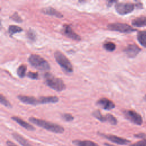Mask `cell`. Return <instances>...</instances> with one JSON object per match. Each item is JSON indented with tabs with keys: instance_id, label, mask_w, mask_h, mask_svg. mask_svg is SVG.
<instances>
[{
	"instance_id": "obj_6",
	"label": "cell",
	"mask_w": 146,
	"mask_h": 146,
	"mask_svg": "<svg viewBox=\"0 0 146 146\" xmlns=\"http://www.w3.org/2000/svg\"><path fill=\"white\" fill-rule=\"evenodd\" d=\"M115 7L119 14L125 15L133 11L135 5L130 2H116Z\"/></svg>"
},
{
	"instance_id": "obj_28",
	"label": "cell",
	"mask_w": 146,
	"mask_h": 146,
	"mask_svg": "<svg viewBox=\"0 0 146 146\" xmlns=\"http://www.w3.org/2000/svg\"><path fill=\"white\" fill-rule=\"evenodd\" d=\"M62 117L66 121H71L74 119V116L70 113H64L62 115Z\"/></svg>"
},
{
	"instance_id": "obj_13",
	"label": "cell",
	"mask_w": 146,
	"mask_h": 146,
	"mask_svg": "<svg viewBox=\"0 0 146 146\" xmlns=\"http://www.w3.org/2000/svg\"><path fill=\"white\" fill-rule=\"evenodd\" d=\"M11 119L15 121L16 123H17L19 125H20L23 128H25L28 131H34L35 129V127H33L32 125L30 124L27 122L24 121L22 119H21L19 117L17 116H13L11 117Z\"/></svg>"
},
{
	"instance_id": "obj_7",
	"label": "cell",
	"mask_w": 146,
	"mask_h": 146,
	"mask_svg": "<svg viewBox=\"0 0 146 146\" xmlns=\"http://www.w3.org/2000/svg\"><path fill=\"white\" fill-rule=\"evenodd\" d=\"M125 117L132 123L140 125L143 123L141 116L136 112L132 110H127L123 112Z\"/></svg>"
},
{
	"instance_id": "obj_1",
	"label": "cell",
	"mask_w": 146,
	"mask_h": 146,
	"mask_svg": "<svg viewBox=\"0 0 146 146\" xmlns=\"http://www.w3.org/2000/svg\"><path fill=\"white\" fill-rule=\"evenodd\" d=\"M29 120L31 123L38 125V127H42L48 131H50L54 133H62L64 131V128L62 126L55 123H53L51 122H49V121L42 120V119H39L38 118L31 117L29 119Z\"/></svg>"
},
{
	"instance_id": "obj_20",
	"label": "cell",
	"mask_w": 146,
	"mask_h": 146,
	"mask_svg": "<svg viewBox=\"0 0 146 146\" xmlns=\"http://www.w3.org/2000/svg\"><path fill=\"white\" fill-rule=\"evenodd\" d=\"M23 30V29L18 26L16 25H10L8 27V33L10 36H13L14 34L20 33Z\"/></svg>"
},
{
	"instance_id": "obj_33",
	"label": "cell",
	"mask_w": 146,
	"mask_h": 146,
	"mask_svg": "<svg viewBox=\"0 0 146 146\" xmlns=\"http://www.w3.org/2000/svg\"><path fill=\"white\" fill-rule=\"evenodd\" d=\"M104 145H106V146H114V145H111V144H109L108 143H104Z\"/></svg>"
},
{
	"instance_id": "obj_4",
	"label": "cell",
	"mask_w": 146,
	"mask_h": 146,
	"mask_svg": "<svg viewBox=\"0 0 146 146\" xmlns=\"http://www.w3.org/2000/svg\"><path fill=\"white\" fill-rule=\"evenodd\" d=\"M54 57L56 62L63 71L67 73H72L73 72V67L71 63L62 52L59 51H55Z\"/></svg>"
},
{
	"instance_id": "obj_19",
	"label": "cell",
	"mask_w": 146,
	"mask_h": 146,
	"mask_svg": "<svg viewBox=\"0 0 146 146\" xmlns=\"http://www.w3.org/2000/svg\"><path fill=\"white\" fill-rule=\"evenodd\" d=\"M137 39L139 43L143 47H146V31H139L137 34Z\"/></svg>"
},
{
	"instance_id": "obj_3",
	"label": "cell",
	"mask_w": 146,
	"mask_h": 146,
	"mask_svg": "<svg viewBox=\"0 0 146 146\" xmlns=\"http://www.w3.org/2000/svg\"><path fill=\"white\" fill-rule=\"evenodd\" d=\"M28 61L33 67L39 70L47 71L50 69V66L48 62L39 55H30Z\"/></svg>"
},
{
	"instance_id": "obj_31",
	"label": "cell",
	"mask_w": 146,
	"mask_h": 146,
	"mask_svg": "<svg viewBox=\"0 0 146 146\" xmlns=\"http://www.w3.org/2000/svg\"><path fill=\"white\" fill-rule=\"evenodd\" d=\"M6 145L7 146H17L15 143H14L13 141L10 140H7L6 141Z\"/></svg>"
},
{
	"instance_id": "obj_25",
	"label": "cell",
	"mask_w": 146,
	"mask_h": 146,
	"mask_svg": "<svg viewBox=\"0 0 146 146\" xmlns=\"http://www.w3.org/2000/svg\"><path fill=\"white\" fill-rule=\"evenodd\" d=\"M0 102L3 106H5L7 107H9V108L11 107V103L6 99L5 97H4V96L2 94H1V95H0Z\"/></svg>"
},
{
	"instance_id": "obj_10",
	"label": "cell",
	"mask_w": 146,
	"mask_h": 146,
	"mask_svg": "<svg viewBox=\"0 0 146 146\" xmlns=\"http://www.w3.org/2000/svg\"><path fill=\"white\" fill-rule=\"evenodd\" d=\"M63 33L66 36L71 39L75 40L76 41H79L81 40L80 36L76 33H75L72 28L68 25H63Z\"/></svg>"
},
{
	"instance_id": "obj_8",
	"label": "cell",
	"mask_w": 146,
	"mask_h": 146,
	"mask_svg": "<svg viewBox=\"0 0 146 146\" xmlns=\"http://www.w3.org/2000/svg\"><path fill=\"white\" fill-rule=\"evenodd\" d=\"M98 134L100 136H102L103 137H104V138L108 139V140L111 141L112 143H114L115 144H119V145H126L128 143H130V141L124 139V138H122L115 135H111V134H104V133H98Z\"/></svg>"
},
{
	"instance_id": "obj_16",
	"label": "cell",
	"mask_w": 146,
	"mask_h": 146,
	"mask_svg": "<svg viewBox=\"0 0 146 146\" xmlns=\"http://www.w3.org/2000/svg\"><path fill=\"white\" fill-rule=\"evenodd\" d=\"M40 104H47V103H55L58 102L59 98L56 96H41L39 98Z\"/></svg>"
},
{
	"instance_id": "obj_22",
	"label": "cell",
	"mask_w": 146,
	"mask_h": 146,
	"mask_svg": "<svg viewBox=\"0 0 146 146\" xmlns=\"http://www.w3.org/2000/svg\"><path fill=\"white\" fill-rule=\"evenodd\" d=\"M92 116H93L94 117H95L96 119H97L98 120H99L100 121H101V122H105V121H107L106 116L102 115L99 110H95V111H94L92 113Z\"/></svg>"
},
{
	"instance_id": "obj_29",
	"label": "cell",
	"mask_w": 146,
	"mask_h": 146,
	"mask_svg": "<svg viewBox=\"0 0 146 146\" xmlns=\"http://www.w3.org/2000/svg\"><path fill=\"white\" fill-rule=\"evenodd\" d=\"M129 146H146V139H143L136 143L131 144Z\"/></svg>"
},
{
	"instance_id": "obj_23",
	"label": "cell",
	"mask_w": 146,
	"mask_h": 146,
	"mask_svg": "<svg viewBox=\"0 0 146 146\" xmlns=\"http://www.w3.org/2000/svg\"><path fill=\"white\" fill-rule=\"evenodd\" d=\"M103 48L108 51L112 52L116 49V44L112 42H107L103 44Z\"/></svg>"
},
{
	"instance_id": "obj_17",
	"label": "cell",
	"mask_w": 146,
	"mask_h": 146,
	"mask_svg": "<svg viewBox=\"0 0 146 146\" xmlns=\"http://www.w3.org/2000/svg\"><path fill=\"white\" fill-rule=\"evenodd\" d=\"M132 25L135 27L146 26V17L141 16L135 18L132 21Z\"/></svg>"
},
{
	"instance_id": "obj_15",
	"label": "cell",
	"mask_w": 146,
	"mask_h": 146,
	"mask_svg": "<svg viewBox=\"0 0 146 146\" xmlns=\"http://www.w3.org/2000/svg\"><path fill=\"white\" fill-rule=\"evenodd\" d=\"M12 136L22 146H33L27 141V140L24 137L17 132H13L12 133Z\"/></svg>"
},
{
	"instance_id": "obj_27",
	"label": "cell",
	"mask_w": 146,
	"mask_h": 146,
	"mask_svg": "<svg viewBox=\"0 0 146 146\" xmlns=\"http://www.w3.org/2000/svg\"><path fill=\"white\" fill-rule=\"evenodd\" d=\"M27 36L30 40H35L36 39V34L33 30L30 29L27 31Z\"/></svg>"
},
{
	"instance_id": "obj_18",
	"label": "cell",
	"mask_w": 146,
	"mask_h": 146,
	"mask_svg": "<svg viewBox=\"0 0 146 146\" xmlns=\"http://www.w3.org/2000/svg\"><path fill=\"white\" fill-rule=\"evenodd\" d=\"M72 143L76 146H99L98 144L91 140H74Z\"/></svg>"
},
{
	"instance_id": "obj_34",
	"label": "cell",
	"mask_w": 146,
	"mask_h": 146,
	"mask_svg": "<svg viewBox=\"0 0 146 146\" xmlns=\"http://www.w3.org/2000/svg\"><path fill=\"white\" fill-rule=\"evenodd\" d=\"M144 99L145 100H146V95L144 96Z\"/></svg>"
},
{
	"instance_id": "obj_26",
	"label": "cell",
	"mask_w": 146,
	"mask_h": 146,
	"mask_svg": "<svg viewBox=\"0 0 146 146\" xmlns=\"http://www.w3.org/2000/svg\"><path fill=\"white\" fill-rule=\"evenodd\" d=\"M10 18L13 21H14L15 22H17L18 23H21L22 22V19L21 17L19 15L18 13L17 12H15L14 13H13V15L10 17Z\"/></svg>"
},
{
	"instance_id": "obj_2",
	"label": "cell",
	"mask_w": 146,
	"mask_h": 146,
	"mask_svg": "<svg viewBox=\"0 0 146 146\" xmlns=\"http://www.w3.org/2000/svg\"><path fill=\"white\" fill-rule=\"evenodd\" d=\"M44 78L46 84L56 91H62L66 88V85L62 79L54 76L51 73L46 72Z\"/></svg>"
},
{
	"instance_id": "obj_24",
	"label": "cell",
	"mask_w": 146,
	"mask_h": 146,
	"mask_svg": "<svg viewBox=\"0 0 146 146\" xmlns=\"http://www.w3.org/2000/svg\"><path fill=\"white\" fill-rule=\"evenodd\" d=\"M106 120L107 121L109 122L112 125H116L117 123V120L116 119V118L113 116L112 114L110 113H107L106 115Z\"/></svg>"
},
{
	"instance_id": "obj_30",
	"label": "cell",
	"mask_w": 146,
	"mask_h": 146,
	"mask_svg": "<svg viewBox=\"0 0 146 146\" xmlns=\"http://www.w3.org/2000/svg\"><path fill=\"white\" fill-rule=\"evenodd\" d=\"M27 76L32 79H37L39 78V75L37 72H29L27 74Z\"/></svg>"
},
{
	"instance_id": "obj_14",
	"label": "cell",
	"mask_w": 146,
	"mask_h": 146,
	"mask_svg": "<svg viewBox=\"0 0 146 146\" xmlns=\"http://www.w3.org/2000/svg\"><path fill=\"white\" fill-rule=\"evenodd\" d=\"M41 11L44 13V14L49 15H52V16H55L58 18H62L63 15L61 13L55 9L54 8L52 7H47L43 8L41 10Z\"/></svg>"
},
{
	"instance_id": "obj_9",
	"label": "cell",
	"mask_w": 146,
	"mask_h": 146,
	"mask_svg": "<svg viewBox=\"0 0 146 146\" xmlns=\"http://www.w3.org/2000/svg\"><path fill=\"white\" fill-rule=\"evenodd\" d=\"M96 104L105 110H111L115 107V103L111 100L106 98L99 99L96 102Z\"/></svg>"
},
{
	"instance_id": "obj_12",
	"label": "cell",
	"mask_w": 146,
	"mask_h": 146,
	"mask_svg": "<svg viewBox=\"0 0 146 146\" xmlns=\"http://www.w3.org/2000/svg\"><path fill=\"white\" fill-rule=\"evenodd\" d=\"M18 99L23 103L36 106L37 104H40L39 99H36L33 96H29L26 95H18L17 96Z\"/></svg>"
},
{
	"instance_id": "obj_11",
	"label": "cell",
	"mask_w": 146,
	"mask_h": 146,
	"mask_svg": "<svg viewBox=\"0 0 146 146\" xmlns=\"http://www.w3.org/2000/svg\"><path fill=\"white\" fill-rule=\"evenodd\" d=\"M140 48L135 44H129L124 50V52L129 58H135L140 51Z\"/></svg>"
},
{
	"instance_id": "obj_32",
	"label": "cell",
	"mask_w": 146,
	"mask_h": 146,
	"mask_svg": "<svg viewBox=\"0 0 146 146\" xmlns=\"http://www.w3.org/2000/svg\"><path fill=\"white\" fill-rule=\"evenodd\" d=\"M135 137H144L145 136V135L144 134H141V133H140V134H137V135H135Z\"/></svg>"
},
{
	"instance_id": "obj_5",
	"label": "cell",
	"mask_w": 146,
	"mask_h": 146,
	"mask_svg": "<svg viewBox=\"0 0 146 146\" xmlns=\"http://www.w3.org/2000/svg\"><path fill=\"white\" fill-rule=\"evenodd\" d=\"M107 29L110 30L125 33H130L136 31L135 29H133L129 25L123 23H113L108 24L107 25Z\"/></svg>"
},
{
	"instance_id": "obj_21",
	"label": "cell",
	"mask_w": 146,
	"mask_h": 146,
	"mask_svg": "<svg viewBox=\"0 0 146 146\" xmlns=\"http://www.w3.org/2000/svg\"><path fill=\"white\" fill-rule=\"evenodd\" d=\"M26 69H27V67L25 64H21L18 67L17 72V75L19 78H22L25 77L26 75Z\"/></svg>"
}]
</instances>
